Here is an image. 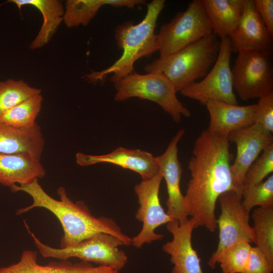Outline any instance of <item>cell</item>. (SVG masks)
Returning <instances> with one entry per match:
<instances>
[{
  "instance_id": "cell-1",
  "label": "cell",
  "mask_w": 273,
  "mask_h": 273,
  "mask_svg": "<svg viewBox=\"0 0 273 273\" xmlns=\"http://www.w3.org/2000/svg\"><path fill=\"white\" fill-rule=\"evenodd\" d=\"M228 137L203 130L196 140L188 168L189 181L184 206L195 228L204 226L214 232L217 228L216 203L223 193L233 190Z\"/></svg>"
},
{
  "instance_id": "cell-2",
  "label": "cell",
  "mask_w": 273,
  "mask_h": 273,
  "mask_svg": "<svg viewBox=\"0 0 273 273\" xmlns=\"http://www.w3.org/2000/svg\"><path fill=\"white\" fill-rule=\"evenodd\" d=\"M38 180L36 179L28 185L15 186L11 189L13 193L24 192L32 199L31 205L18 209L16 214L21 215L35 208H43L52 213L59 220L63 230L60 248L72 247L100 233L116 237L124 245L131 244L132 238L124 234L112 218L93 216L83 201L74 202L71 200L63 187L57 189L60 200L53 198L44 191Z\"/></svg>"
},
{
  "instance_id": "cell-3",
  "label": "cell",
  "mask_w": 273,
  "mask_h": 273,
  "mask_svg": "<svg viewBox=\"0 0 273 273\" xmlns=\"http://www.w3.org/2000/svg\"><path fill=\"white\" fill-rule=\"evenodd\" d=\"M164 0H153L147 5V13L142 21L134 24L127 21L116 26L114 36L121 56L111 66L86 74L84 79L97 83L108 74H112L110 80L120 79L134 72V64L139 59L148 58L158 51L155 30L158 17L165 7Z\"/></svg>"
},
{
  "instance_id": "cell-4",
  "label": "cell",
  "mask_w": 273,
  "mask_h": 273,
  "mask_svg": "<svg viewBox=\"0 0 273 273\" xmlns=\"http://www.w3.org/2000/svg\"><path fill=\"white\" fill-rule=\"evenodd\" d=\"M221 45L220 39L211 33L178 51L160 57L146 64L147 73H163L177 93L204 78L215 62Z\"/></svg>"
},
{
  "instance_id": "cell-5",
  "label": "cell",
  "mask_w": 273,
  "mask_h": 273,
  "mask_svg": "<svg viewBox=\"0 0 273 273\" xmlns=\"http://www.w3.org/2000/svg\"><path fill=\"white\" fill-rule=\"evenodd\" d=\"M111 81L116 91V101L134 97L150 100L159 105L176 123L183 116L191 115L190 111L177 98L171 81L161 72L141 74L134 72Z\"/></svg>"
},
{
  "instance_id": "cell-6",
  "label": "cell",
  "mask_w": 273,
  "mask_h": 273,
  "mask_svg": "<svg viewBox=\"0 0 273 273\" xmlns=\"http://www.w3.org/2000/svg\"><path fill=\"white\" fill-rule=\"evenodd\" d=\"M28 233L39 253L44 258H55L61 260L76 257L82 261L94 262L99 265L112 268L118 271L122 269L127 262L125 253L118 247L124 245L116 237L100 233L84 239L76 245L66 248H56L43 243L29 230L24 222Z\"/></svg>"
},
{
  "instance_id": "cell-7",
  "label": "cell",
  "mask_w": 273,
  "mask_h": 273,
  "mask_svg": "<svg viewBox=\"0 0 273 273\" xmlns=\"http://www.w3.org/2000/svg\"><path fill=\"white\" fill-rule=\"evenodd\" d=\"M212 33L201 0L190 2L185 11L163 24L156 36L160 57L174 53Z\"/></svg>"
},
{
  "instance_id": "cell-8",
  "label": "cell",
  "mask_w": 273,
  "mask_h": 273,
  "mask_svg": "<svg viewBox=\"0 0 273 273\" xmlns=\"http://www.w3.org/2000/svg\"><path fill=\"white\" fill-rule=\"evenodd\" d=\"M231 71L233 88L243 101L273 92L272 51H241Z\"/></svg>"
},
{
  "instance_id": "cell-9",
  "label": "cell",
  "mask_w": 273,
  "mask_h": 273,
  "mask_svg": "<svg viewBox=\"0 0 273 273\" xmlns=\"http://www.w3.org/2000/svg\"><path fill=\"white\" fill-rule=\"evenodd\" d=\"M220 39L217 58L204 78L195 82L180 92L184 96L205 106L209 100H216L238 105L234 92L231 68L232 49L228 37Z\"/></svg>"
},
{
  "instance_id": "cell-10",
  "label": "cell",
  "mask_w": 273,
  "mask_h": 273,
  "mask_svg": "<svg viewBox=\"0 0 273 273\" xmlns=\"http://www.w3.org/2000/svg\"><path fill=\"white\" fill-rule=\"evenodd\" d=\"M221 212L217 219L219 241L217 249L208 261L213 269L220 254L231 245L242 241L253 243L254 238L249 222V212L242 203V196L233 190L226 192L218 198Z\"/></svg>"
},
{
  "instance_id": "cell-11",
  "label": "cell",
  "mask_w": 273,
  "mask_h": 273,
  "mask_svg": "<svg viewBox=\"0 0 273 273\" xmlns=\"http://www.w3.org/2000/svg\"><path fill=\"white\" fill-rule=\"evenodd\" d=\"M162 179V176L158 172L134 187L139 203L135 218L143 223L141 231L132 238L131 244L136 248L161 240L164 235L156 233L155 230L173 220L165 212L160 202L159 194Z\"/></svg>"
},
{
  "instance_id": "cell-12",
  "label": "cell",
  "mask_w": 273,
  "mask_h": 273,
  "mask_svg": "<svg viewBox=\"0 0 273 273\" xmlns=\"http://www.w3.org/2000/svg\"><path fill=\"white\" fill-rule=\"evenodd\" d=\"M228 139L237 146V155L232 164L234 191L242 196L245 175L259 154L273 143L272 133L258 123L231 132Z\"/></svg>"
},
{
  "instance_id": "cell-13",
  "label": "cell",
  "mask_w": 273,
  "mask_h": 273,
  "mask_svg": "<svg viewBox=\"0 0 273 273\" xmlns=\"http://www.w3.org/2000/svg\"><path fill=\"white\" fill-rule=\"evenodd\" d=\"M185 133L179 129L169 143L166 150L156 157L159 172L166 184L168 198L166 201L167 214L180 224L189 218L185 213L184 196L180 188L183 169L178 158V143Z\"/></svg>"
},
{
  "instance_id": "cell-14",
  "label": "cell",
  "mask_w": 273,
  "mask_h": 273,
  "mask_svg": "<svg viewBox=\"0 0 273 273\" xmlns=\"http://www.w3.org/2000/svg\"><path fill=\"white\" fill-rule=\"evenodd\" d=\"M228 37L232 53L243 50L272 51L273 35L262 21L254 0H244L240 21Z\"/></svg>"
},
{
  "instance_id": "cell-15",
  "label": "cell",
  "mask_w": 273,
  "mask_h": 273,
  "mask_svg": "<svg viewBox=\"0 0 273 273\" xmlns=\"http://www.w3.org/2000/svg\"><path fill=\"white\" fill-rule=\"evenodd\" d=\"M194 229L191 218L181 224L174 219L167 223V229L173 239L164 244L162 249L170 255L173 264L172 273H203L200 259L192 244Z\"/></svg>"
},
{
  "instance_id": "cell-16",
  "label": "cell",
  "mask_w": 273,
  "mask_h": 273,
  "mask_svg": "<svg viewBox=\"0 0 273 273\" xmlns=\"http://www.w3.org/2000/svg\"><path fill=\"white\" fill-rule=\"evenodd\" d=\"M75 159L76 163L81 166L102 163L115 164L138 173L143 180L150 178L159 172L156 157L140 149L119 147L111 153L100 155L78 152Z\"/></svg>"
},
{
  "instance_id": "cell-17",
  "label": "cell",
  "mask_w": 273,
  "mask_h": 273,
  "mask_svg": "<svg viewBox=\"0 0 273 273\" xmlns=\"http://www.w3.org/2000/svg\"><path fill=\"white\" fill-rule=\"evenodd\" d=\"M205 106L209 114V132L228 137L234 131L256 122L257 104L247 106L233 105L209 100Z\"/></svg>"
},
{
  "instance_id": "cell-18",
  "label": "cell",
  "mask_w": 273,
  "mask_h": 273,
  "mask_svg": "<svg viewBox=\"0 0 273 273\" xmlns=\"http://www.w3.org/2000/svg\"><path fill=\"white\" fill-rule=\"evenodd\" d=\"M37 256L36 251L24 250L17 262L0 267V273H119L109 267L95 266L82 261L74 263L67 260L51 261L42 265L37 263Z\"/></svg>"
},
{
  "instance_id": "cell-19",
  "label": "cell",
  "mask_w": 273,
  "mask_h": 273,
  "mask_svg": "<svg viewBox=\"0 0 273 273\" xmlns=\"http://www.w3.org/2000/svg\"><path fill=\"white\" fill-rule=\"evenodd\" d=\"M46 174L40 159L28 154L0 153V185L10 189L24 186Z\"/></svg>"
},
{
  "instance_id": "cell-20",
  "label": "cell",
  "mask_w": 273,
  "mask_h": 273,
  "mask_svg": "<svg viewBox=\"0 0 273 273\" xmlns=\"http://www.w3.org/2000/svg\"><path fill=\"white\" fill-rule=\"evenodd\" d=\"M44 144L37 123L28 129H18L0 122V153H25L40 159Z\"/></svg>"
},
{
  "instance_id": "cell-21",
  "label": "cell",
  "mask_w": 273,
  "mask_h": 273,
  "mask_svg": "<svg viewBox=\"0 0 273 273\" xmlns=\"http://www.w3.org/2000/svg\"><path fill=\"white\" fill-rule=\"evenodd\" d=\"M19 10L22 6H32L38 9L43 17L40 30L31 42V50L41 48L48 44L63 21L65 7L59 0H10Z\"/></svg>"
},
{
  "instance_id": "cell-22",
  "label": "cell",
  "mask_w": 273,
  "mask_h": 273,
  "mask_svg": "<svg viewBox=\"0 0 273 273\" xmlns=\"http://www.w3.org/2000/svg\"><path fill=\"white\" fill-rule=\"evenodd\" d=\"M212 28L219 38L229 37L239 23L244 0H201Z\"/></svg>"
},
{
  "instance_id": "cell-23",
  "label": "cell",
  "mask_w": 273,
  "mask_h": 273,
  "mask_svg": "<svg viewBox=\"0 0 273 273\" xmlns=\"http://www.w3.org/2000/svg\"><path fill=\"white\" fill-rule=\"evenodd\" d=\"M145 3L144 0H67L63 22L68 28L86 26L99 9L105 5L133 8Z\"/></svg>"
},
{
  "instance_id": "cell-24",
  "label": "cell",
  "mask_w": 273,
  "mask_h": 273,
  "mask_svg": "<svg viewBox=\"0 0 273 273\" xmlns=\"http://www.w3.org/2000/svg\"><path fill=\"white\" fill-rule=\"evenodd\" d=\"M252 217L253 243L273 265V205L257 208Z\"/></svg>"
},
{
  "instance_id": "cell-25",
  "label": "cell",
  "mask_w": 273,
  "mask_h": 273,
  "mask_svg": "<svg viewBox=\"0 0 273 273\" xmlns=\"http://www.w3.org/2000/svg\"><path fill=\"white\" fill-rule=\"evenodd\" d=\"M43 98L41 94L30 98L0 116V122L18 129H28L36 123Z\"/></svg>"
},
{
  "instance_id": "cell-26",
  "label": "cell",
  "mask_w": 273,
  "mask_h": 273,
  "mask_svg": "<svg viewBox=\"0 0 273 273\" xmlns=\"http://www.w3.org/2000/svg\"><path fill=\"white\" fill-rule=\"evenodd\" d=\"M41 94V89L22 79H8L0 82V116L23 101Z\"/></svg>"
},
{
  "instance_id": "cell-27",
  "label": "cell",
  "mask_w": 273,
  "mask_h": 273,
  "mask_svg": "<svg viewBox=\"0 0 273 273\" xmlns=\"http://www.w3.org/2000/svg\"><path fill=\"white\" fill-rule=\"evenodd\" d=\"M250 243L242 241L225 249L218 256L222 273H242L248 260L251 248Z\"/></svg>"
},
{
  "instance_id": "cell-28",
  "label": "cell",
  "mask_w": 273,
  "mask_h": 273,
  "mask_svg": "<svg viewBox=\"0 0 273 273\" xmlns=\"http://www.w3.org/2000/svg\"><path fill=\"white\" fill-rule=\"evenodd\" d=\"M242 203L247 211L256 206L264 207L273 205V175L254 186L243 189Z\"/></svg>"
},
{
  "instance_id": "cell-29",
  "label": "cell",
  "mask_w": 273,
  "mask_h": 273,
  "mask_svg": "<svg viewBox=\"0 0 273 273\" xmlns=\"http://www.w3.org/2000/svg\"><path fill=\"white\" fill-rule=\"evenodd\" d=\"M272 172L273 143L262 151L261 155L248 169L245 175L243 189L263 181V179Z\"/></svg>"
},
{
  "instance_id": "cell-30",
  "label": "cell",
  "mask_w": 273,
  "mask_h": 273,
  "mask_svg": "<svg viewBox=\"0 0 273 273\" xmlns=\"http://www.w3.org/2000/svg\"><path fill=\"white\" fill-rule=\"evenodd\" d=\"M257 104L256 122L273 132V92L259 99Z\"/></svg>"
},
{
  "instance_id": "cell-31",
  "label": "cell",
  "mask_w": 273,
  "mask_h": 273,
  "mask_svg": "<svg viewBox=\"0 0 273 273\" xmlns=\"http://www.w3.org/2000/svg\"><path fill=\"white\" fill-rule=\"evenodd\" d=\"M271 265L265 254L257 247H252L247 263L242 273H272Z\"/></svg>"
},
{
  "instance_id": "cell-32",
  "label": "cell",
  "mask_w": 273,
  "mask_h": 273,
  "mask_svg": "<svg viewBox=\"0 0 273 273\" xmlns=\"http://www.w3.org/2000/svg\"><path fill=\"white\" fill-rule=\"evenodd\" d=\"M255 6L262 21L273 35V1L254 0Z\"/></svg>"
}]
</instances>
